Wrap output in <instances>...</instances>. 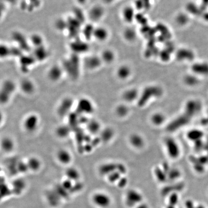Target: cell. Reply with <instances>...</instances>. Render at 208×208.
I'll return each instance as SVG.
<instances>
[{"label": "cell", "mask_w": 208, "mask_h": 208, "mask_svg": "<svg viewBox=\"0 0 208 208\" xmlns=\"http://www.w3.org/2000/svg\"><path fill=\"white\" fill-rule=\"evenodd\" d=\"M76 101L71 96H64L59 101L56 107V114L58 118L67 119L74 111Z\"/></svg>", "instance_id": "cell-1"}, {"label": "cell", "mask_w": 208, "mask_h": 208, "mask_svg": "<svg viewBox=\"0 0 208 208\" xmlns=\"http://www.w3.org/2000/svg\"><path fill=\"white\" fill-rule=\"evenodd\" d=\"M95 110L93 101L87 97L83 96L76 101L74 111L78 114L90 117L95 113Z\"/></svg>", "instance_id": "cell-2"}, {"label": "cell", "mask_w": 208, "mask_h": 208, "mask_svg": "<svg viewBox=\"0 0 208 208\" xmlns=\"http://www.w3.org/2000/svg\"><path fill=\"white\" fill-rule=\"evenodd\" d=\"M17 86L14 81L5 80L2 84L0 92V102L2 105H7L16 92Z\"/></svg>", "instance_id": "cell-3"}, {"label": "cell", "mask_w": 208, "mask_h": 208, "mask_svg": "<svg viewBox=\"0 0 208 208\" xmlns=\"http://www.w3.org/2000/svg\"><path fill=\"white\" fill-rule=\"evenodd\" d=\"M40 116L35 113H30L26 116L22 123L24 131L27 134L35 133L40 126Z\"/></svg>", "instance_id": "cell-4"}, {"label": "cell", "mask_w": 208, "mask_h": 208, "mask_svg": "<svg viewBox=\"0 0 208 208\" xmlns=\"http://www.w3.org/2000/svg\"><path fill=\"white\" fill-rule=\"evenodd\" d=\"M55 157L58 163L66 166H69L73 159L71 152L66 148L58 149L55 153Z\"/></svg>", "instance_id": "cell-5"}, {"label": "cell", "mask_w": 208, "mask_h": 208, "mask_svg": "<svg viewBox=\"0 0 208 208\" xmlns=\"http://www.w3.org/2000/svg\"><path fill=\"white\" fill-rule=\"evenodd\" d=\"M73 132L72 128L67 123L59 124L54 129V135L58 139L60 140L67 139Z\"/></svg>", "instance_id": "cell-6"}, {"label": "cell", "mask_w": 208, "mask_h": 208, "mask_svg": "<svg viewBox=\"0 0 208 208\" xmlns=\"http://www.w3.org/2000/svg\"><path fill=\"white\" fill-rule=\"evenodd\" d=\"M94 203L100 208H107L111 203L110 197L104 193H97L93 197Z\"/></svg>", "instance_id": "cell-7"}, {"label": "cell", "mask_w": 208, "mask_h": 208, "mask_svg": "<svg viewBox=\"0 0 208 208\" xmlns=\"http://www.w3.org/2000/svg\"><path fill=\"white\" fill-rule=\"evenodd\" d=\"M19 88L22 93L28 96L33 95L35 93L36 89L34 82L29 79L22 80L19 83Z\"/></svg>", "instance_id": "cell-8"}, {"label": "cell", "mask_w": 208, "mask_h": 208, "mask_svg": "<svg viewBox=\"0 0 208 208\" xmlns=\"http://www.w3.org/2000/svg\"><path fill=\"white\" fill-rule=\"evenodd\" d=\"M84 129L88 134L93 136H98L102 129L100 122L98 120L91 118Z\"/></svg>", "instance_id": "cell-9"}, {"label": "cell", "mask_w": 208, "mask_h": 208, "mask_svg": "<svg viewBox=\"0 0 208 208\" xmlns=\"http://www.w3.org/2000/svg\"><path fill=\"white\" fill-rule=\"evenodd\" d=\"M16 142L12 137L5 136L1 141V148L5 154H11L16 148Z\"/></svg>", "instance_id": "cell-10"}, {"label": "cell", "mask_w": 208, "mask_h": 208, "mask_svg": "<svg viewBox=\"0 0 208 208\" xmlns=\"http://www.w3.org/2000/svg\"><path fill=\"white\" fill-rule=\"evenodd\" d=\"M165 146L169 155L172 159L177 158L180 154L179 147L177 142L172 138H167L165 140Z\"/></svg>", "instance_id": "cell-11"}, {"label": "cell", "mask_w": 208, "mask_h": 208, "mask_svg": "<svg viewBox=\"0 0 208 208\" xmlns=\"http://www.w3.org/2000/svg\"><path fill=\"white\" fill-rule=\"evenodd\" d=\"M192 73L196 76H208V62L205 61L197 62L192 65Z\"/></svg>", "instance_id": "cell-12"}, {"label": "cell", "mask_w": 208, "mask_h": 208, "mask_svg": "<svg viewBox=\"0 0 208 208\" xmlns=\"http://www.w3.org/2000/svg\"><path fill=\"white\" fill-rule=\"evenodd\" d=\"M176 58L180 61H192L195 57V54L191 49L187 48H181L176 54Z\"/></svg>", "instance_id": "cell-13"}, {"label": "cell", "mask_w": 208, "mask_h": 208, "mask_svg": "<svg viewBox=\"0 0 208 208\" xmlns=\"http://www.w3.org/2000/svg\"><path fill=\"white\" fill-rule=\"evenodd\" d=\"M26 160L27 163L29 171L33 172H36L39 171L42 166V162L38 157L31 156Z\"/></svg>", "instance_id": "cell-14"}, {"label": "cell", "mask_w": 208, "mask_h": 208, "mask_svg": "<svg viewBox=\"0 0 208 208\" xmlns=\"http://www.w3.org/2000/svg\"><path fill=\"white\" fill-rule=\"evenodd\" d=\"M142 200L141 194L135 190H131L127 194L126 200L127 204L130 206H132L136 204L139 203Z\"/></svg>", "instance_id": "cell-15"}, {"label": "cell", "mask_w": 208, "mask_h": 208, "mask_svg": "<svg viewBox=\"0 0 208 208\" xmlns=\"http://www.w3.org/2000/svg\"><path fill=\"white\" fill-rule=\"evenodd\" d=\"M114 131L110 127H105L102 128L98 135L101 142L107 143L110 141L114 136Z\"/></svg>", "instance_id": "cell-16"}, {"label": "cell", "mask_w": 208, "mask_h": 208, "mask_svg": "<svg viewBox=\"0 0 208 208\" xmlns=\"http://www.w3.org/2000/svg\"><path fill=\"white\" fill-rule=\"evenodd\" d=\"M80 175L79 171L73 167L69 166L65 171V175L66 178L73 182L78 180L80 177Z\"/></svg>", "instance_id": "cell-17"}, {"label": "cell", "mask_w": 208, "mask_h": 208, "mask_svg": "<svg viewBox=\"0 0 208 208\" xmlns=\"http://www.w3.org/2000/svg\"><path fill=\"white\" fill-rule=\"evenodd\" d=\"M63 72L61 70L54 67L51 69L48 73V78L50 81L53 82H57L62 78Z\"/></svg>", "instance_id": "cell-18"}, {"label": "cell", "mask_w": 208, "mask_h": 208, "mask_svg": "<svg viewBox=\"0 0 208 208\" xmlns=\"http://www.w3.org/2000/svg\"><path fill=\"white\" fill-rule=\"evenodd\" d=\"M139 93L137 90L131 89L126 91L123 94V98L125 101L132 102L135 101L137 98H139Z\"/></svg>", "instance_id": "cell-19"}, {"label": "cell", "mask_w": 208, "mask_h": 208, "mask_svg": "<svg viewBox=\"0 0 208 208\" xmlns=\"http://www.w3.org/2000/svg\"><path fill=\"white\" fill-rule=\"evenodd\" d=\"M131 74V70L127 65H123L118 68L117 71L118 77L120 79H127Z\"/></svg>", "instance_id": "cell-20"}, {"label": "cell", "mask_w": 208, "mask_h": 208, "mask_svg": "<svg viewBox=\"0 0 208 208\" xmlns=\"http://www.w3.org/2000/svg\"><path fill=\"white\" fill-rule=\"evenodd\" d=\"M130 142L132 146L136 148H141L144 144L143 138L141 135L137 134L132 135L130 138Z\"/></svg>", "instance_id": "cell-21"}, {"label": "cell", "mask_w": 208, "mask_h": 208, "mask_svg": "<svg viewBox=\"0 0 208 208\" xmlns=\"http://www.w3.org/2000/svg\"><path fill=\"white\" fill-rule=\"evenodd\" d=\"M123 16L124 20L128 22L132 21L135 17L134 10L131 7H125L123 12Z\"/></svg>", "instance_id": "cell-22"}, {"label": "cell", "mask_w": 208, "mask_h": 208, "mask_svg": "<svg viewBox=\"0 0 208 208\" xmlns=\"http://www.w3.org/2000/svg\"><path fill=\"white\" fill-rule=\"evenodd\" d=\"M185 83L188 86L196 85L198 83V78L196 75H188L184 78Z\"/></svg>", "instance_id": "cell-23"}, {"label": "cell", "mask_w": 208, "mask_h": 208, "mask_svg": "<svg viewBox=\"0 0 208 208\" xmlns=\"http://www.w3.org/2000/svg\"><path fill=\"white\" fill-rule=\"evenodd\" d=\"M152 122L156 125H160L163 124L165 120L164 115L161 113H156L151 117Z\"/></svg>", "instance_id": "cell-24"}, {"label": "cell", "mask_w": 208, "mask_h": 208, "mask_svg": "<svg viewBox=\"0 0 208 208\" xmlns=\"http://www.w3.org/2000/svg\"><path fill=\"white\" fill-rule=\"evenodd\" d=\"M115 57V54L112 51L110 50L104 51L102 54L103 59L107 63H111L113 61Z\"/></svg>", "instance_id": "cell-25"}, {"label": "cell", "mask_w": 208, "mask_h": 208, "mask_svg": "<svg viewBox=\"0 0 208 208\" xmlns=\"http://www.w3.org/2000/svg\"><path fill=\"white\" fill-rule=\"evenodd\" d=\"M108 31L105 28H100L98 29L96 31V38L100 41H103L108 37Z\"/></svg>", "instance_id": "cell-26"}, {"label": "cell", "mask_w": 208, "mask_h": 208, "mask_svg": "<svg viewBox=\"0 0 208 208\" xmlns=\"http://www.w3.org/2000/svg\"><path fill=\"white\" fill-rule=\"evenodd\" d=\"M17 171L20 173H24L29 171L26 160H22L19 159L17 165Z\"/></svg>", "instance_id": "cell-27"}, {"label": "cell", "mask_w": 208, "mask_h": 208, "mask_svg": "<svg viewBox=\"0 0 208 208\" xmlns=\"http://www.w3.org/2000/svg\"><path fill=\"white\" fill-rule=\"evenodd\" d=\"M116 112L118 116H124L127 114L128 112V107L125 106H119L116 108Z\"/></svg>", "instance_id": "cell-28"}, {"label": "cell", "mask_w": 208, "mask_h": 208, "mask_svg": "<svg viewBox=\"0 0 208 208\" xmlns=\"http://www.w3.org/2000/svg\"><path fill=\"white\" fill-rule=\"evenodd\" d=\"M124 36L127 40L132 41L135 38V33L132 29H127L124 33Z\"/></svg>", "instance_id": "cell-29"}]
</instances>
